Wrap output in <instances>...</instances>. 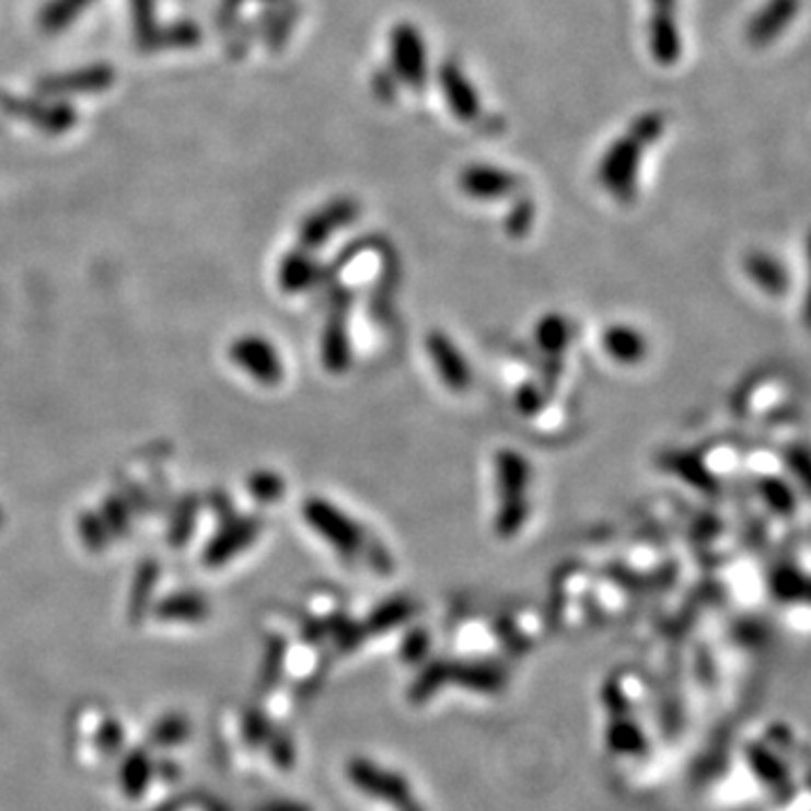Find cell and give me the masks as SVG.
<instances>
[{
    "mask_svg": "<svg viewBox=\"0 0 811 811\" xmlns=\"http://www.w3.org/2000/svg\"><path fill=\"white\" fill-rule=\"evenodd\" d=\"M604 350L617 363H638L645 357L647 345L642 336L625 325H613L604 332Z\"/></svg>",
    "mask_w": 811,
    "mask_h": 811,
    "instance_id": "cell-16",
    "label": "cell"
},
{
    "mask_svg": "<svg viewBox=\"0 0 811 811\" xmlns=\"http://www.w3.org/2000/svg\"><path fill=\"white\" fill-rule=\"evenodd\" d=\"M111 532V536H125L131 530V514L129 506L118 496H108L104 498L102 514H100Z\"/></svg>",
    "mask_w": 811,
    "mask_h": 811,
    "instance_id": "cell-23",
    "label": "cell"
},
{
    "mask_svg": "<svg viewBox=\"0 0 811 811\" xmlns=\"http://www.w3.org/2000/svg\"><path fill=\"white\" fill-rule=\"evenodd\" d=\"M568 340V325L559 316H551L538 327V345L548 347V350H559Z\"/></svg>",
    "mask_w": 811,
    "mask_h": 811,
    "instance_id": "cell-25",
    "label": "cell"
},
{
    "mask_svg": "<svg viewBox=\"0 0 811 811\" xmlns=\"http://www.w3.org/2000/svg\"><path fill=\"white\" fill-rule=\"evenodd\" d=\"M665 120L659 111L642 113L629 125L627 134L613 140L598 165V181L613 199L632 204L638 187L642 151L663 134Z\"/></svg>",
    "mask_w": 811,
    "mask_h": 811,
    "instance_id": "cell-1",
    "label": "cell"
},
{
    "mask_svg": "<svg viewBox=\"0 0 811 811\" xmlns=\"http://www.w3.org/2000/svg\"><path fill=\"white\" fill-rule=\"evenodd\" d=\"M197 512H199V500L195 496H187L174 521H172V528H170V544L174 548H181L187 544V538L192 534V530H195V521H197Z\"/></svg>",
    "mask_w": 811,
    "mask_h": 811,
    "instance_id": "cell-21",
    "label": "cell"
},
{
    "mask_svg": "<svg viewBox=\"0 0 811 811\" xmlns=\"http://www.w3.org/2000/svg\"><path fill=\"white\" fill-rule=\"evenodd\" d=\"M159 575H161L159 561L144 559L138 566L134 587H131V600H129V615H131V621H140V617L144 615V611H147V606L151 602L153 589H157V584H159Z\"/></svg>",
    "mask_w": 811,
    "mask_h": 811,
    "instance_id": "cell-19",
    "label": "cell"
},
{
    "mask_svg": "<svg viewBox=\"0 0 811 811\" xmlns=\"http://www.w3.org/2000/svg\"><path fill=\"white\" fill-rule=\"evenodd\" d=\"M457 185L476 201H496L512 195L519 187V176L496 165H467L460 172Z\"/></svg>",
    "mask_w": 811,
    "mask_h": 811,
    "instance_id": "cell-9",
    "label": "cell"
},
{
    "mask_svg": "<svg viewBox=\"0 0 811 811\" xmlns=\"http://www.w3.org/2000/svg\"><path fill=\"white\" fill-rule=\"evenodd\" d=\"M80 536L84 541V546L89 551H95V553L104 551L113 538L104 519L100 514H91V512L80 517Z\"/></svg>",
    "mask_w": 811,
    "mask_h": 811,
    "instance_id": "cell-24",
    "label": "cell"
},
{
    "mask_svg": "<svg viewBox=\"0 0 811 811\" xmlns=\"http://www.w3.org/2000/svg\"><path fill=\"white\" fill-rule=\"evenodd\" d=\"M304 521L312 525L332 548L340 555L355 557L363 548V530L355 519L340 512L334 503L325 498H309L302 508Z\"/></svg>",
    "mask_w": 811,
    "mask_h": 811,
    "instance_id": "cell-3",
    "label": "cell"
},
{
    "mask_svg": "<svg viewBox=\"0 0 811 811\" xmlns=\"http://www.w3.org/2000/svg\"><path fill=\"white\" fill-rule=\"evenodd\" d=\"M532 217H534V208L530 201H521L517 208H512L510 212V219H508V230L512 235H521L525 233V230L530 228L532 223Z\"/></svg>",
    "mask_w": 811,
    "mask_h": 811,
    "instance_id": "cell-28",
    "label": "cell"
},
{
    "mask_svg": "<svg viewBox=\"0 0 811 811\" xmlns=\"http://www.w3.org/2000/svg\"><path fill=\"white\" fill-rule=\"evenodd\" d=\"M406 615H408V606H406L404 602H395V604H391L389 609H383V611L374 617V627L385 629V627L399 625L402 621H406Z\"/></svg>",
    "mask_w": 811,
    "mask_h": 811,
    "instance_id": "cell-29",
    "label": "cell"
},
{
    "mask_svg": "<svg viewBox=\"0 0 811 811\" xmlns=\"http://www.w3.org/2000/svg\"><path fill=\"white\" fill-rule=\"evenodd\" d=\"M395 89H397V77L393 74V70H383L374 77V91L381 100L395 97Z\"/></svg>",
    "mask_w": 811,
    "mask_h": 811,
    "instance_id": "cell-30",
    "label": "cell"
},
{
    "mask_svg": "<svg viewBox=\"0 0 811 811\" xmlns=\"http://www.w3.org/2000/svg\"><path fill=\"white\" fill-rule=\"evenodd\" d=\"M280 287L285 293H300L316 280V264L304 251L289 253L280 264Z\"/></svg>",
    "mask_w": 811,
    "mask_h": 811,
    "instance_id": "cell-17",
    "label": "cell"
},
{
    "mask_svg": "<svg viewBox=\"0 0 811 811\" xmlns=\"http://www.w3.org/2000/svg\"><path fill=\"white\" fill-rule=\"evenodd\" d=\"M602 697H604V704H606L609 712H613V717H627L629 702H627V697L623 694L621 685H617V683H606V687L602 692Z\"/></svg>",
    "mask_w": 811,
    "mask_h": 811,
    "instance_id": "cell-27",
    "label": "cell"
},
{
    "mask_svg": "<svg viewBox=\"0 0 811 811\" xmlns=\"http://www.w3.org/2000/svg\"><path fill=\"white\" fill-rule=\"evenodd\" d=\"M438 82L442 89V95L451 108V113L460 123H476L483 113L480 97L470 82V77L462 70V66L455 59H447L440 66Z\"/></svg>",
    "mask_w": 811,
    "mask_h": 811,
    "instance_id": "cell-7",
    "label": "cell"
},
{
    "mask_svg": "<svg viewBox=\"0 0 811 811\" xmlns=\"http://www.w3.org/2000/svg\"><path fill=\"white\" fill-rule=\"evenodd\" d=\"M282 480L280 476L270 474V472H259L255 476H251L248 480V491L257 498V500H276L280 494H282Z\"/></svg>",
    "mask_w": 811,
    "mask_h": 811,
    "instance_id": "cell-26",
    "label": "cell"
},
{
    "mask_svg": "<svg viewBox=\"0 0 811 811\" xmlns=\"http://www.w3.org/2000/svg\"><path fill=\"white\" fill-rule=\"evenodd\" d=\"M404 651H406V656H408L410 661H417V659H421L424 651H427V642H424L421 636H415V638H410V640L404 645Z\"/></svg>",
    "mask_w": 811,
    "mask_h": 811,
    "instance_id": "cell-32",
    "label": "cell"
},
{
    "mask_svg": "<svg viewBox=\"0 0 811 811\" xmlns=\"http://www.w3.org/2000/svg\"><path fill=\"white\" fill-rule=\"evenodd\" d=\"M649 50L661 66H672L681 57V38L676 27V0H651Z\"/></svg>",
    "mask_w": 811,
    "mask_h": 811,
    "instance_id": "cell-8",
    "label": "cell"
},
{
    "mask_svg": "<svg viewBox=\"0 0 811 811\" xmlns=\"http://www.w3.org/2000/svg\"><path fill=\"white\" fill-rule=\"evenodd\" d=\"M496 487H498L496 532L500 536H514L525 525L530 514L528 500L530 465L521 453L503 449L496 455Z\"/></svg>",
    "mask_w": 811,
    "mask_h": 811,
    "instance_id": "cell-2",
    "label": "cell"
},
{
    "mask_svg": "<svg viewBox=\"0 0 811 811\" xmlns=\"http://www.w3.org/2000/svg\"><path fill=\"white\" fill-rule=\"evenodd\" d=\"M427 352H429L440 379L444 381V385H449V389L455 391V393H462V391L470 389L472 370H470L465 357L460 355V350L447 334H442V332L429 334Z\"/></svg>",
    "mask_w": 811,
    "mask_h": 811,
    "instance_id": "cell-12",
    "label": "cell"
},
{
    "mask_svg": "<svg viewBox=\"0 0 811 811\" xmlns=\"http://www.w3.org/2000/svg\"><path fill=\"white\" fill-rule=\"evenodd\" d=\"M210 613V604L201 593H172L157 606V617L174 623H201Z\"/></svg>",
    "mask_w": 811,
    "mask_h": 811,
    "instance_id": "cell-15",
    "label": "cell"
},
{
    "mask_svg": "<svg viewBox=\"0 0 811 811\" xmlns=\"http://www.w3.org/2000/svg\"><path fill=\"white\" fill-rule=\"evenodd\" d=\"M442 685H447V663H436V665H431V668L424 670V672L415 679V683H413V687H410V702H415V704H424L427 699H431L433 694H436Z\"/></svg>",
    "mask_w": 811,
    "mask_h": 811,
    "instance_id": "cell-22",
    "label": "cell"
},
{
    "mask_svg": "<svg viewBox=\"0 0 811 811\" xmlns=\"http://www.w3.org/2000/svg\"><path fill=\"white\" fill-rule=\"evenodd\" d=\"M0 523H3V512H0Z\"/></svg>",
    "mask_w": 811,
    "mask_h": 811,
    "instance_id": "cell-33",
    "label": "cell"
},
{
    "mask_svg": "<svg viewBox=\"0 0 811 811\" xmlns=\"http://www.w3.org/2000/svg\"><path fill=\"white\" fill-rule=\"evenodd\" d=\"M347 776H350L357 789L366 791L372 798H379L383 802L399 807V811L408 807L410 802H415L408 783L399 774L385 771L372 764L370 760H363V757L350 760V764H347Z\"/></svg>",
    "mask_w": 811,
    "mask_h": 811,
    "instance_id": "cell-6",
    "label": "cell"
},
{
    "mask_svg": "<svg viewBox=\"0 0 811 811\" xmlns=\"http://www.w3.org/2000/svg\"><path fill=\"white\" fill-rule=\"evenodd\" d=\"M262 530V521L255 517L225 521L223 528L210 538V544L204 551V561L208 566H223L240 553H244Z\"/></svg>",
    "mask_w": 811,
    "mask_h": 811,
    "instance_id": "cell-10",
    "label": "cell"
},
{
    "mask_svg": "<svg viewBox=\"0 0 811 811\" xmlns=\"http://www.w3.org/2000/svg\"><path fill=\"white\" fill-rule=\"evenodd\" d=\"M389 48L391 70L397 77V82H404L413 91H421L427 86V46H424L421 32L413 23L404 21L391 30Z\"/></svg>",
    "mask_w": 811,
    "mask_h": 811,
    "instance_id": "cell-4",
    "label": "cell"
},
{
    "mask_svg": "<svg viewBox=\"0 0 811 811\" xmlns=\"http://www.w3.org/2000/svg\"><path fill=\"white\" fill-rule=\"evenodd\" d=\"M359 206L352 199H336L304 219L300 228V242L304 248H316L325 244L338 228L350 225L357 219Z\"/></svg>",
    "mask_w": 811,
    "mask_h": 811,
    "instance_id": "cell-11",
    "label": "cell"
},
{
    "mask_svg": "<svg viewBox=\"0 0 811 811\" xmlns=\"http://www.w3.org/2000/svg\"><path fill=\"white\" fill-rule=\"evenodd\" d=\"M257 811H312V807H306L302 802H293V800H282V802H270Z\"/></svg>",
    "mask_w": 811,
    "mask_h": 811,
    "instance_id": "cell-31",
    "label": "cell"
},
{
    "mask_svg": "<svg viewBox=\"0 0 811 811\" xmlns=\"http://www.w3.org/2000/svg\"><path fill=\"white\" fill-rule=\"evenodd\" d=\"M460 683L462 687H470L476 692H500L506 687V672L496 665L485 663H447V683Z\"/></svg>",
    "mask_w": 811,
    "mask_h": 811,
    "instance_id": "cell-14",
    "label": "cell"
},
{
    "mask_svg": "<svg viewBox=\"0 0 811 811\" xmlns=\"http://www.w3.org/2000/svg\"><path fill=\"white\" fill-rule=\"evenodd\" d=\"M345 306L336 304L334 314L329 316L325 332H323V366L329 372H343L350 366V336H347V318H345Z\"/></svg>",
    "mask_w": 811,
    "mask_h": 811,
    "instance_id": "cell-13",
    "label": "cell"
},
{
    "mask_svg": "<svg viewBox=\"0 0 811 811\" xmlns=\"http://www.w3.org/2000/svg\"><path fill=\"white\" fill-rule=\"evenodd\" d=\"M230 359L264 385H278L285 379V366L274 343L246 334L230 345Z\"/></svg>",
    "mask_w": 811,
    "mask_h": 811,
    "instance_id": "cell-5",
    "label": "cell"
},
{
    "mask_svg": "<svg viewBox=\"0 0 811 811\" xmlns=\"http://www.w3.org/2000/svg\"><path fill=\"white\" fill-rule=\"evenodd\" d=\"M796 10V0H774L762 14L760 19L753 21V25L749 27V36L753 44H766L774 38L776 32H780L787 23H789V16L791 12Z\"/></svg>",
    "mask_w": 811,
    "mask_h": 811,
    "instance_id": "cell-18",
    "label": "cell"
},
{
    "mask_svg": "<svg viewBox=\"0 0 811 811\" xmlns=\"http://www.w3.org/2000/svg\"><path fill=\"white\" fill-rule=\"evenodd\" d=\"M606 744L613 753L638 755L647 749L642 730L627 717H615L606 728Z\"/></svg>",
    "mask_w": 811,
    "mask_h": 811,
    "instance_id": "cell-20",
    "label": "cell"
}]
</instances>
